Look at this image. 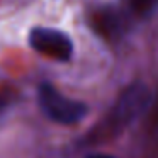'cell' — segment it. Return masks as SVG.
<instances>
[{
    "label": "cell",
    "instance_id": "obj_3",
    "mask_svg": "<svg viewBox=\"0 0 158 158\" xmlns=\"http://www.w3.org/2000/svg\"><path fill=\"white\" fill-rule=\"evenodd\" d=\"M29 44L39 55L56 61H68L73 55L72 39L58 29L34 27L29 32Z\"/></svg>",
    "mask_w": 158,
    "mask_h": 158
},
{
    "label": "cell",
    "instance_id": "obj_5",
    "mask_svg": "<svg viewBox=\"0 0 158 158\" xmlns=\"http://www.w3.org/2000/svg\"><path fill=\"white\" fill-rule=\"evenodd\" d=\"M127 4V7L131 9V12L141 17L151 15L153 10L158 7V0H124Z\"/></svg>",
    "mask_w": 158,
    "mask_h": 158
},
{
    "label": "cell",
    "instance_id": "obj_4",
    "mask_svg": "<svg viewBox=\"0 0 158 158\" xmlns=\"http://www.w3.org/2000/svg\"><path fill=\"white\" fill-rule=\"evenodd\" d=\"M89 26L99 38L117 41L127 31V19L114 5H99L89 12Z\"/></svg>",
    "mask_w": 158,
    "mask_h": 158
},
{
    "label": "cell",
    "instance_id": "obj_1",
    "mask_svg": "<svg viewBox=\"0 0 158 158\" xmlns=\"http://www.w3.org/2000/svg\"><path fill=\"white\" fill-rule=\"evenodd\" d=\"M153 102L150 89L143 82H133L117 95L104 117L87 134V144H106L119 138L136 119H139Z\"/></svg>",
    "mask_w": 158,
    "mask_h": 158
},
{
    "label": "cell",
    "instance_id": "obj_6",
    "mask_svg": "<svg viewBox=\"0 0 158 158\" xmlns=\"http://www.w3.org/2000/svg\"><path fill=\"white\" fill-rule=\"evenodd\" d=\"M15 100V94L12 89H2L0 90V114L4 112L10 104H14Z\"/></svg>",
    "mask_w": 158,
    "mask_h": 158
},
{
    "label": "cell",
    "instance_id": "obj_7",
    "mask_svg": "<svg viewBox=\"0 0 158 158\" xmlns=\"http://www.w3.org/2000/svg\"><path fill=\"white\" fill-rule=\"evenodd\" d=\"M87 158H116V156H110V155H90Z\"/></svg>",
    "mask_w": 158,
    "mask_h": 158
},
{
    "label": "cell",
    "instance_id": "obj_2",
    "mask_svg": "<svg viewBox=\"0 0 158 158\" xmlns=\"http://www.w3.org/2000/svg\"><path fill=\"white\" fill-rule=\"evenodd\" d=\"M39 107L49 121L61 126H77L89 114L87 104L70 99L56 90L51 83H41L38 90Z\"/></svg>",
    "mask_w": 158,
    "mask_h": 158
}]
</instances>
